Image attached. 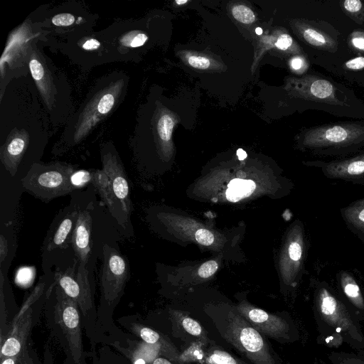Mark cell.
<instances>
[{
  "instance_id": "9",
  "label": "cell",
  "mask_w": 364,
  "mask_h": 364,
  "mask_svg": "<svg viewBox=\"0 0 364 364\" xmlns=\"http://www.w3.org/2000/svg\"><path fill=\"white\" fill-rule=\"evenodd\" d=\"M121 355L127 358L132 364H152L160 355L175 362L179 360L178 353H175L161 343H149L144 341L127 339L125 346L119 342L110 344Z\"/></svg>"
},
{
  "instance_id": "3",
  "label": "cell",
  "mask_w": 364,
  "mask_h": 364,
  "mask_svg": "<svg viewBox=\"0 0 364 364\" xmlns=\"http://www.w3.org/2000/svg\"><path fill=\"white\" fill-rule=\"evenodd\" d=\"M66 270L56 269L54 281L70 299L77 302L82 318V325L93 347L100 342L97 328V309L88 277L87 266L77 264Z\"/></svg>"
},
{
  "instance_id": "28",
  "label": "cell",
  "mask_w": 364,
  "mask_h": 364,
  "mask_svg": "<svg viewBox=\"0 0 364 364\" xmlns=\"http://www.w3.org/2000/svg\"><path fill=\"white\" fill-rule=\"evenodd\" d=\"M301 240L291 242L288 247V254L290 259L294 262H300L304 254V247Z\"/></svg>"
},
{
  "instance_id": "43",
  "label": "cell",
  "mask_w": 364,
  "mask_h": 364,
  "mask_svg": "<svg viewBox=\"0 0 364 364\" xmlns=\"http://www.w3.org/2000/svg\"><path fill=\"white\" fill-rule=\"evenodd\" d=\"M255 33L257 35H261L262 33V29L259 27L255 28Z\"/></svg>"
},
{
  "instance_id": "30",
  "label": "cell",
  "mask_w": 364,
  "mask_h": 364,
  "mask_svg": "<svg viewBox=\"0 0 364 364\" xmlns=\"http://www.w3.org/2000/svg\"><path fill=\"white\" fill-rule=\"evenodd\" d=\"M218 264L214 260L203 263L198 269V275L203 278H208L213 275L218 269Z\"/></svg>"
},
{
  "instance_id": "14",
  "label": "cell",
  "mask_w": 364,
  "mask_h": 364,
  "mask_svg": "<svg viewBox=\"0 0 364 364\" xmlns=\"http://www.w3.org/2000/svg\"><path fill=\"white\" fill-rule=\"evenodd\" d=\"M29 69L41 97L43 98L48 108L51 109L56 95V88L53 79L48 69L47 65L37 50H33L29 56Z\"/></svg>"
},
{
  "instance_id": "29",
  "label": "cell",
  "mask_w": 364,
  "mask_h": 364,
  "mask_svg": "<svg viewBox=\"0 0 364 364\" xmlns=\"http://www.w3.org/2000/svg\"><path fill=\"white\" fill-rule=\"evenodd\" d=\"M75 17L70 13H60L51 18L52 24L59 27H68L75 23Z\"/></svg>"
},
{
  "instance_id": "34",
  "label": "cell",
  "mask_w": 364,
  "mask_h": 364,
  "mask_svg": "<svg viewBox=\"0 0 364 364\" xmlns=\"http://www.w3.org/2000/svg\"><path fill=\"white\" fill-rule=\"evenodd\" d=\"M292 43V38L287 33H283L278 37L275 46L279 50H286L291 46Z\"/></svg>"
},
{
  "instance_id": "22",
  "label": "cell",
  "mask_w": 364,
  "mask_h": 364,
  "mask_svg": "<svg viewBox=\"0 0 364 364\" xmlns=\"http://www.w3.org/2000/svg\"><path fill=\"white\" fill-rule=\"evenodd\" d=\"M92 364H132L130 361L122 355L113 352L110 348L104 345L97 353L95 350L92 354Z\"/></svg>"
},
{
  "instance_id": "27",
  "label": "cell",
  "mask_w": 364,
  "mask_h": 364,
  "mask_svg": "<svg viewBox=\"0 0 364 364\" xmlns=\"http://www.w3.org/2000/svg\"><path fill=\"white\" fill-rule=\"evenodd\" d=\"M232 14L236 20L245 24H250L255 21L254 12L245 5L235 6L232 9Z\"/></svg>"
},
{
  "instance_id": "16",
  "label": "cell",
  "mask_w": 364,
  "mask_h": 364,
  "mask_svg": "<svg viewBox=\"0 0 364 364\" xmlns=\"http://www.w3.org/2000/svg\"><path fill=\"white\" fill-rule=\"evenodd\" d=\"M79 210L80 209L75 207L68 211L58 222L54 230L48 234L42 248L43 252L66 249L71 245L72 235Z\"/></svg>"
},
{
  "instance_id": "19",
  "label": "cell",
  "mask_w": 364,
  "mask_h": 364,
  "mask_svg": "<svg viewBox=\"0 0 364 364\" xmlns=\"http://www.w3.org/2000/svg\"><path fill=\"white\" fill-rule=\"evenodd\" d=\"M256 185L252 180L233 179L228 184L226 198L231 202H237L250 196L255 189Z\"/></svg>"
},
{
  "instance_id": "8",
  "label": "cell",
  "mask_w": 364,
  "mask_h": 364,
  "mask_svg": "<svg viewBox=\"0 0 364 364\" xmlns=\"http://www.w3.org/2000/svg\"><path fill=\"white\" fill-rule=\"evenodd\" d=\"M308 165L319 168L327 178L364 186V151L351 157L330 161H310Z\"/></svg>"
},
{
  "instance_id": "24",
  "label": "cell",
  "mask_w": 364,
  "mask_h": 364,
  "mask_svg": "<svg viewBox=\"0 0 364 364\" xmlns=\"http://www.w3.org/2000/svg\"><path fill=\"white\" fill-rule=\"evenodd\" d=\"M204 364H245L228 352L221 349H213L205 357Z\"/></svg>"
},
{
  "instance_id": "1",
  "label": "cell",
  "mask_w": 364,
  "mask_h": 364,
  "mask_svg": "<svg viewBox=\"0 0 364 364\" xmlns=\"http://www.w3.org/2000/svg\"><path fill=\"white\" fill-rule=\"evenodd\" d=\"M45 316L51 333L75 363L86 361L82 335V318L76 301L68 296L54 281L46 291Z\"/></svg>"
},
{
  "instance_id": "7",
  "label": "cell",
  "mask_w": 364,
  "mask_h": 364,
  "mask_svg": "<svg viewBox=\"0 0 364 364\" xmlns=\"http://www.w3.org/2000/svg\"><path fill=\"white\" fill-rule=\"evenodd\" d=\"M102 170L107 176L114 195L129 220L133 210L128 178L114 147L106 144L101 148Z\"/></svg>"
},
{
  "instance_id": "44",
  "label": "cell",
  "mask_w": 364,
  "mask_h": 364,
  "mask_svg": "<svg viewBox=\"0 0 364 364\" xmlns=\"http://www.w3.org/2000/svg\"><path fill=\"white\" fill-rule=\"evenodd\" d=\"M175 2H176L177 4L181 5V4H183L187 3V2H188V1H187V0H183V1H180V0H179V1H176Z\"/></svg>"
},
{
  "instance_id": "25",
  "label": "cell",
  "mask_w": 364,
  "mask_h": 364,
  "mask_svg": "<svg viewBox=\"0 0 364 364\" xmlns=\"http://www.w3.org/2000/svg\"><path fill=\"white\" fill-rule=\"evenodd\" d=\"M178 320H180L183 328L188 333L205 341L207 340L203 328L196 320L187 316H180Z\"/></svg>"
},
{
  "instance_id": "31",
  "label": "cell",
  "mask_w": 364,
  "mask_h": 364,
  "mask_svg": "<svg viewBox=\"0 0 364 364\" xmlns=\"http://www.w3.org/2000/svg\"><path fill=\"white\" fill-rule=\"evenodd\" d=\"M188 64L195 68L206 69L210 65V60L203 56L190 55L188 58Z\"/></svg>"
},
{
  "instance_id": "35",
  "label": "cell",
  "mask_w": 364,
  "mask_h": 364,
  "mask_svg": "<svg viewBox=\"0 0 364 364\" xmlns=\"http://www.w3.org/2000/svg\"><path fill=\"white\" fill-rule=\"evenodd\" d=\"M363 6V4L360 0H346L343 2L345 9L351 13L358 12Z\"/></svg>"
},
{
  "instance_id": "12",
  "label": "cell",
  "mask_w": 364,
  "mask_h": 364,
  "mask_svg": "<svg viewBox=\"0 0 364 364\" xmlns=\"http://www.w3.org/2000/svg\"><path fill=\"white\" fill-rule=\"evenodd\" d=\"M92 218L90 208L80 210L71 239L77 263L87 265L92 252Z\"/></svg>"
},
{
  "instance_id": "40",
  "label": "cell",
  "mask_w": 364,
  "mask_h": 364,
  "mask_svg": "<svg viewBox=\"0 0 364 364\" xmlns=\"http://www.w3.org/2000/svg\"><path fill=\"white\" fill-rule=\"evenodd\" d=\"M152 364H174L170 360L164 358V357H159L154 360Z\"/></svg>"
},
{
  "instance_id": "20",
  "label": "cell",
  "mask_w": 364,
  "mask_h": 364,
  "mask_svg": "<svg viewBox=\"0 0 364 364\" xmlns=\"http://www.w3.org/2000/svg\"><path fill=\"white\" fill-rule=\"evenodd\" d=\"M10 237L11 235L7 230H1L0 235V270L2 272L4 269L7 270L16 249L15 237L11 240L9 238Z\"/></svg>"
},
{
  "instance_id": "33",
  "label": "cell",
  "mask_w": 364,
  "mask_h": 364,
  "mask_svg": "<svg viewBox=\"0 0 364 364\" xmlns=\"http://www.w3.org/2000/svg\"><path fill=\"white\" fill-rule=\"evenodd\" d=\"M80 47L85 51L92 52L98 50L102 47V44L96 38L88 37L82 41Z\"/></svg>"
},
{
  "instance_id": "10",
  "label": "cell",
  "mask_w": 364,
  "mask_h": 364,
  "mask_svg": "<svg viewBox=\"0 0 364 364\" xmlns=\"http://www.w3.org/2000/svg\"><path fill=\"white\" fill-rule=\"evenodd\" d=\"M32 314L31 306H23L17 314V318L14 319L7 336L1 343L0 359L18 356L22 353L33 325Z\"/></svg>"
},
{
  "instance_id": "15",
  "label": "cell",
  "mask_w": 364,
  "mask_h": 364,
  "mask_svg": "<svg viewBox=\"0 0 364 364\" xmlns=\"http://www.w3.org/2000/svg\"><path fill=\"white\" fill-rule=\"evenodd\" d=\"M90 182L98 191L104 203L118 225L124 230L130 226V220L123 212L112 191L110 181L104 171L97 169L91 171Z\"/></svg>"
},
{
  "instance_id": "42",
  "label": "cell",
  "mask_w": 364,
  "mask_h": 364,
  "mask_svg": "<svg viewBox=\"0 0 364 364\" xmlns=\"http://www.w3.org/2000/svg\"><path fill=\"white\" fill-rule=\"evenodd\" d=\"M63 364H76V363H75L70 358L65 357ZM80 364H87V363H86V361H85Z\"/></svg>"
},
{
  "instance_id": "26",
  "label": "cell",
  "mask_w": 364,
  "mask_h": 364,
  "mask_svg": "<svg viewBox=\"0 0 364 364\" xmlns=\"http://www.w3.org/2000/svg\"><path fill=\"white\" fill-rule=\"evenodd\" d=\"M147 39L148 37L144 33L138 31H131L122 36L119 43L124 47L134 48L143 46Z\"/></svg>"
},
{
  "instance_id": "36",
  "label": "cell",
  "mask_w": 364,
  "mask_h": 364,
  "mask_svg": "<svg viewBox=\"0 0 364 364\" xmlns=\"http://www.w3.org/2000/svg\"><path fill=\"white\" fill-rule=\"evenodd\" d=\"M345 65L350 70H361L364 68V57L359 56L346 62Z\"/></svg>"
},
{
  "instance_id": "18",
  "label": "cell",
  "mask_w": 364,
  "mask_h": 364,
  "mask_svg": "<svg viewBox=\"0 0 364 364\" xmlns=\"http://www.w3.org/2000/svg\"><path fill=\"white\" fill-rule=\"evenodd\" d=\"M340 287L346 296L357 307L364 308V299L360 287L350 272L340 270L336 275Z\"/></svg>"
},
{
  "instance_id": "17",
  "label": "cell",
  "mask_w": 364,
  "mask_h": 364,
  "mask_svg": "<svg viewBox=\"0 0 364 364\" xmlns=\"http://www.w3.org/2000/svg\"><path fill=\"white\" fill-rule=\"evenodd\" d=\"M340 213L347 229L364 242V198L341 208Z\"/></svg>"
},
{
  "instance_id": "38",
  "label": "cell",
  "mask_w": 364,
  "mask_h": 364,
  "mask_svg": "<svg viewBox=\"0 0 364 364\" xmlns=\"http://www.w3.org/2000/svg\"><path fill=\"white\" fill-rule=\"evenodd\" d=\"M351 41L355 48L364 50V36L361 33L355 36Z\"/></svg>"
},
{
  "instance_id": "6",
  "label": "cell",
  "mask_w": 364,
  "mask_h": 364,
  "mask_svg": "<svg viewBox=\"0 0 364 364\" xmlns=\"http://www.w3.org/2000/svg\"><path fill=\"white\" fill-rule=\"evenodd\" d=\"M224 337L253 364H276L261 333L240 314L228 316Z\"/></svg>"
},
{
  "instance_id": "5",
  "label": "cell",
  "mask_w": 364,
  "mask_h": 364,
  "mask_svg": "<svg viewBox=\"0 0 364 364\" xmlns=\"http://www.w3.org/2000/svg\"><path fill=\"white\" fill-rule=\"evenodd\" d=\"M303 144L320 155H345L364 145V126L326 125L313 128L304 135Z\"/></svg>"
},
{
  "instance_id": "39",
  "label": "cell",
  "mask_w": 364,
  "mask_h": 364,
  "mask_svg": "<svg viewBox=\"0 0 364 364\" xmlns=\"http://www.w3.org/2000/svg\"><path fill=\"white\" fill-rule=\"evenodd\" d=\"M18 358L19 355L4 358L3 359H0L1 364H17Z\"/></svg>"
},
{
  "instance_id": "37",
  "label": "cell",
  "mask_w": 364,
  "mask_h": 364,
  "mask_svg": "<svg viewBox=\"0 0 364 364\" xmlns=\"http://www.w3.org/2000/svg\"><path fill=\"white\" fill-rule=\"evenodd\" d=\"M304 60L302 58L296 56L293 58L290 61L291 67L294 70H300L304 68Z\"/></svg>"
},
{
  "instance_id": "41",
  "label": "cell",
  "mask_w": 364,
  "mask_h": 364,
  "mask_svg": "<svg viewBox=\"0 0 364 364\" xmlns=\"http://www.w3.org/2000/svg\"><path fill=\"white\" fill-rule=\"evenodd\" d=\"M237 156L240 161H242L247 157V153L242 149H238L237 150Z\"/></svg>"
},
{
  "instance_id": "13",
  "label": "cell",
  "mask_w": 364,
  "mask_h": 364,
  "mask_svg": "<svg viewBox=\"0 0 364 364\" xmlns=\"http://www.w3.org/2000/svg\"><path fill=\"white\" fill-rule=\"evenodd\" d=\"M29 134L26 130L12 132L0 150V159L5 169L14 176L29 144Z\"/></svg>"
},
{
  "instance_id": "4",
  "label": "cell",
  "mask_w": 364,
  "mask_h": 364,
  "mask_svg": "<svg viewBox=\"0 0 364 364\" xmlns=\"http://www.w3.org/2000/svg\"><path fill=\"white\" fill-rule=\"evenodd\" d=\"M75 171L73 166L60 161L46 164L36 162L21 179L22 186L36 198L48 203L76 189L72 181Z\"/></svg>"
},
{
  "instance_id": "11",
  "label": "cell",
  "mask_w": 364,
  "mask_h": 364,
  "mask_svg": "<svg viewBox=\"0 0 364 364\" xmlns=\"http://www.w3.org/2000/svg\"><path fill=\"white\" fill-rule=\"evenodd\" d=\"M240 315L260 333L272 338L283 337L288 331L287 322L282 318L267 311L252 307L241 306L238 309Z\"/></svg>"
},
{
  "instance_id": "2",
  "label": "cell",
  "mask_w": 364,
  "mask_h": 364,
  "mask_svg": "<svg viewBox=\"0 0 364 364\" xmlns=\"http://www.w3.org/2000/svg\"><path fill=\"white\" fill-rule=\"evenodd\" d=\"M124 75L112 74L103 79L90 92L68 126L67 145L81 142L102 119L111 114L125 93Z\"/></svg>"
},
{
  "instance_id": "32",
  "label": "cell",
  "mask_w": 364,
  "mask_h": 364,
  "mask_svg": "<svg viewBox=\"0 0 364 364\" xmlns=\"http://www.w3.org/2000/svg\"><path fill=\"white\" fill-rule=\"evenodd\" d=\"M196 239L198 242L203 245H210L214 241L213 233L206 229H199L196 232Z\"/></svg>"
},
{
  "instance_id": "21",
  "label": "cell",
  "mask_w": 364,
  "mask_h": 364,
  "mask_svg": "<svg viewBox=\"0 0 364 364\" xmlns=\"http://www.w3.org/2000/svg\"><path fill=\"white\" fill-rule=\"evenodd\" d=\"M303 38L310 45L325 50L335 47V41L328 36L311 27H306L302 30Z\"/></svg>"
},
{
  "instance_id": "23",
  "label": "cell",
  "mask_w": 364,
  "mask_h": 364,
  "mask_svg": "<svg viewBox=\"0 0 364 364\" xmlns=\"http://www.w3.org/2000/svg\"><path fill=\"white\" fill-rule=\"evenodd\" d=\"M173 127L174 121L171 114L163 113L159 116L156 122V133L162 142L171 141Z\"/></svg>"
}]
</instances>
